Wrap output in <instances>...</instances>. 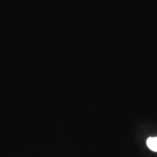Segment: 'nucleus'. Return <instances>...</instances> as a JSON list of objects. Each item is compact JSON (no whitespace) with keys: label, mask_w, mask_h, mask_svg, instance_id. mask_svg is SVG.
<instances>
[{"label":"nucleus","mask_w":157,"mask_h":157,"mask_svg":"<svg viewBox=\"0 0 157 157\" xmlns=\"http://www.w3.org/2000/svg\"><path fill=\"white\" fill-rule=\"evenodd\" d=\"M146 143L151 150L154 152H157V137H149L146 141Z\"/></svg>","instance_id":"1"}]
</instances>
